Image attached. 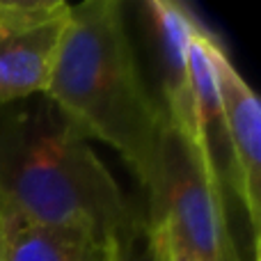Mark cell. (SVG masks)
Returning <instances> with one entry per match:
<instances>
[{
  "label": "cell",
  "mask_w": 261,
  "mask_h": 261,
  "mask_svg": "<svg viewBox=\"0 0 261 261\" xmlns=\"http://www.w3.org/2000/svg\"><path fill=\"white\" fill-rule=\"evenodd\" d=\"M5 261H103V245L73 229L37 225L0 202Z\"/></svg>",
  "instance_id": "obj_7"
},
{
  "label": "cell",
  "mask_w": 261,
  "mask_h": 261,
  "mask_svg": "<svg viewBox=\"0 0 261 261\" xmlns=\"http://www.w3.org/2000/svg\"><path fill=\"white\" fill-rule=\"evenodd\" d=\"M153 227H158L161 229V234H163V245H165V259L167 261H195L190 254H186L181 248H176L174 243H172L170 239H167V234H165V229H163L161 225H153Z\"/></svg>",
  "instance_id": "obj_9"
},
{
  "label": "cell",
  "mask_w": 261,
  "mask_h": 261,
  "mask_svg": "<svg viewBox=\"0 0 261 261\" xmlns=\"http://www.w3.org/2000/svg\"><path fill=\"white\" fill-rule=\"evenodd\" d=\"M0 261H5V254H3V239H0Z\"/></svg>",
  "instance_id": "obj_11"
},
{
  "label": "cell",
  "mask_w": 261,
  "mask_h": 261,
  "mask_svg": "<svg viewBox=\"0 0 261 261\" xmlns=\"http://www.w3.org/2000/svg\"><path fill=\"white\" fill-rule=\"evenodd\" d=\"M149 245H151L153 261H167L165 259V245H163V234L158 227H149Z\"/></svg>",
  "instance_id": "obj_10"
},
{
  "label": "cell",
  "mask_w": 261,
  "mask_h": 261,
  "mask_svg": "<svg viewBox=\"0 0 261 261\" xmlns=\"http://www.w3.org/2000/svg\"><path fill=\"white\" fill-rule=\"evenodd\" d=\"M44 96L87 140L115 149L149 202L156 197L165 113L140 71L124 3L71 5V21Z\"/></svg>",
  "instance_id": "obj_2"
},
{
  "label": "cell",
  "mask_w": 261,
  "mask_h": 261,
  "mask_svg": "<svg viewBox=\"0 0 261 261\" xmlns=\"http://www.w3.org/2000/svg\"><path fill=\"white\" fill-rule=\"evenodd\" d=\"M144 9L149 14L153 37H156L163 101H165L161 108L165 113V119L176 133H181L202 153V158L213 170L199 135L193 78H190V39L199 23V16L188 5L176 0H149Z\"/></svg>",
  "instance_id": "obj_6"
},
{
  "label": "cell",
  "mask_w": 261,
  "mask_h": 261,
  "mask_svg": "<svg viewBox=\"0 0 261 261\" xmlns=\"http://www.w3.org/2000/svg\"><path fill=\"white\" fill-rule=\"evenodd\" d=\"M103 261H153L149 245V229L128 239H113L103 243Z\"/></svg>",
  "instance_id": "obj_8"
},
{
  "label": "cell",
  "mask_w": 261,
  "mask_h": 261,
  "mask_svg": "<svg viewBox=\"0 0 261 261\" xmlns=\"http://www.w3.org/2000/svg\"><path fill=\"white\" fill-rule=\"evenodd\" d=\"M69 21L64 0H0V106L48 90Z\"/></svg>",
  "instance_id": "obj_4"
},
{
  "label": "cell",
  "mask_w": 261,
  "mask_h": 261,
  "mask_svg": "<svg viewBox=\"0 0 261 261\" xmlns=\"http://www.w3.org/2000/svg\"><path fill=\"white\" fill-rule=\"evenodd\" d=\"M0 202L101 245L149 229L90 140L44 94L0 106Z\"/></svg>",
  "instance_id": "obj_1"
},
{
  "label": "cell",
  "mask_w": 261,
  "mask_h": 261,
  "mask_svg": "<svg viewBox=\"0 0 261 261\" xmlns=\"http://www.w3.org/2000/svg\"><path fill=\"white\" fill-rule=\"evenodd\" d=\"M199 39L211 60L220 99L225 138L231 161V186L252 231V261H259L261 229V106L257 92L239 73L220 35L206 23L199 28Z\"/></svg>",
  "instance_id": "obj_5"
},
{
  "label": "cell",
  "mask_w": 261,
  "mask_h": 261,
  "mask_svg": "<svg viewBox=\"0 0 261 261\" xmlns=\"http://www.w3.org/2000/svg\"><path fill=\"white\" fill-rule=\"evenodd\" d=\"M147 225L195 261H241L227 216L225 186L202 153L167 124L161 135L158 193L149 202Z\"/></svg>",
  "instance_id": "obj_3"
}]
</instances>
